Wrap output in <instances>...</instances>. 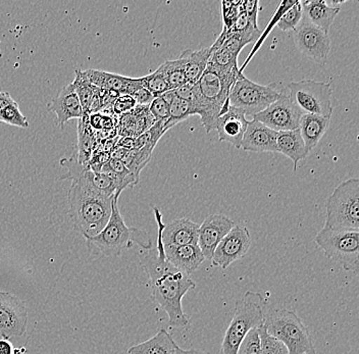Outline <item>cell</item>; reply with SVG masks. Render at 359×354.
Masks as SVG:
<instances>
[{"label": "cell", "mask_w": 359, "mask_h": 354, "mask_svg": "<svg viewBox=\"0 0 359 354\" xmlns=\"http://www.w3.org/2000/svg\"><path fill=\"white\" fill-rule=\"evenodd\" d=\"M154 212L158 227L156 248L141 250L139 259L149 277L152 298L167 313L168 326L174 329H185L190 320L184 313L182 300L190 290L196 288V283L190 275L172 266L165 257V246L161 239V233L165 225L159 210L154 207Z\"/></svg>", "instance_id": "1"}, {"label": "cell", "mask_w": 359, "mask_h": 354, "mask_svg": "<svg viewBox=\"0 0 359 354\" xmlns=\"http://www.w3.org/2000/svg\"><path fill=\"white\" fill-rule=\"evenodd\" d=\"M112 199L86 181L72 179L67 201L74 228L86 239L97 235L111 217Z\"/></svg>", "instance_id": "2"}, {"label": "cell", "mask_w": 359, "mask_h": 354, "mask_svg": "<svg viewBox=\"0 0 359 354\" xmlns=\"http://www.w3.org/2000/svg\"><path fill=\"white\" fill-rule=\"evenodd\" d=\"M240 72L222 73L208 67L194 84L192 103L195 116H201L202 126L210 133L215 130L217 118L229 109V96Z\"/></svg>", "instance_id": "3"}, {"label": "cell", "mask_w": 359, "mask_h": 354, "mask_svg": "<svg viewBox=\"0 0 359 354\" xmlns=\"http://www.w3.org/2000/svg\"><path fill=\"white\" fill-rule=\"evenodd\" d=\"M118 196H114L111 203V215L105 227L95 236L86 239L87 248L94 254L104 257H120L123 250H129L134 244L142 250L152 248V240L145 230L128 227L123 221L118 205Z\"/></svg>", "instance_id": "4"}, {"label": "cell", "mask_w": 359, "mask_h": 354, "mask_svg": "<svg viewBox=\"0 0 359 354\" xmlns=\"http://www.w3.org/2000/svg\"><path fill=\"white\" fill-rule=\"evenodd\" d=\"M266 306V299L262 293L255 291H247L244 297L236 302L234 315L222 342L223 354H237L247 334L264 324Z\"/></svg>", "instance_id": "5"}, {"label": "cell", "mask_w": 359, "mask_h": 354, "mask_svg": "<svg viewBox=\"0 0 359 354\" xmlns=\"http://www.w3.org/2000/svg\"><path fill=\"white\" fill-rule=\"evenodd\" d=\"M264 328L288 349V354H316L309 328L294 311L273 309L266 313Z\"/></svg>", "instance_id": "6"}, {"label": "cell", "mask_w": 359, "mask_h": 354, "mask_svg": "<svg viewBox=\"0 0 359 354\" xmlns=\"http://www.w3.org/2000/svg\"><path fill=\"white\" fill-rule=\"evenodd\" d=\"M325 257L343 270L358 274L359 270V231L323 228L314 237Z\"/></svg>", "instance_id": "7"}, {"label": "cell", "mask_w": 359, "mask_h": 354, "mask_svg": "<svg viewBox=\"0 0 359 354\" xmlns=\"http://www.w3.org/2000/svg\"><path fill=\"white\" fill-rule=\"evenodd\" d=\"M325 228L359 231V180L349 179L337 186L327 198Z\"/></svg>", "instance_id": "8"}, {"label": "cell", "mask_w": 359, "mask_h": 354, "mask_svg": "<svg viewBox=\"0 0 359 354\" xmlns=\"http://www.w3.org/2000/svg\"><path fill=\"white\" fill-rule=\"evenodd\" d=\"M282 89L277 83L262 86L247 79L245 76H238L229 96L230 107L240 109L247 116H255L264 111L280 96Z\"/></svg>", "instance_id": "9"}, {"label": "cell", "mask_w": 359, "mask_h": 354, "mask_svg": "<svg viewBox=\"0 0 359 354\" xmlns=\"http://www.w3.org/2000/svg\"><path fill=\"white\" fill-rule=\"evenodd\" d=\"M292 102L303 114H318L331 118L333 114L332 91L330 83L302 80L287 85Z\"/></svg>", "instance_id": "10"}, {"label": "cell", "mask_w": 359, "mask_h": 354, "mask_svg": "<svg viewBox=\"0 0 359 354\" xmlns=\"http://www.w3.org/2000/svg\"><path fill=\"white\" fill-rule=\"evenodd\" d=\"M303 113L292 102L287 89H282L280 96L264 111L253 116V120L276 132L293 131L299 129Z\"/></svg>", "instance_id": "11"}, {"label": "cell", "mask_w": 359, "mask_h": 354, "mask_svg": "<svg viewBox=\"0 0 359 354\" xmlns=\"http://www.w3.org/2000/svg\"><path fill=\"white\" fill-rule=\"evenodd\" d=\"M251 246V237L245 226L235 225L224 237L213 252L212 266L226 270L231 264L243 259Z\"/></svg>", "instance_id": "12"}, {"label": "cell", "mask_w": 359, "mask_h": 354, "mask_svg": "<svg viewBox=\"0 0 359 354\" xmlns=\"http://www.w3.org/2000/svg\"><path fill=\"white\" fill-rule=\"evenodd\" d=\"M295 42L300 53L311 58L320 67L327 64L331 51V39L329 34L313 26L302 22L295 30Z\"/></svg>", "instance_id": "13"}, {"label": "cell", "mask_w": 359, "mask_h": 354, "mask_svg": "<svg viewBox=\"0 0 359 354\" xmlns=\"http://www.w3.org/2000/svg\"><path fill=\"white\" fill-rule=\"evenodd\" d=\"M28 325L26 304L15 295L0 291V336L11 339L22 336Z\"/></svg>", "instance_id": "14"}, {"label": "cell", "mask_w": 359, "mask_h": 354, "mask_svg": "<svg viewBox=\"0 0 359 354\" xmlns=\"http://www.w3.org/2000/svg\"><path fill=\"white\" fill-rule=\"evenodd\" d=\"M235 222L223 214L210 215L199 225L198 243L205 259H212L215 248L232 230Z\"/></svg>", "instance_id": "15"}, {"label": "cell", "mask_w": 359, "mask_h": 354, "mask_svg": "<svg viewBox=\"0 0 359 354\" xmlns=\"http://www.w3.org/2000/svg\"><path fill=\"white\" fill-rule=\"evenodd\" d=\"M82 74L89 83L97 88L116 92L118 95L132 96L143 87L141 78L134 79L100 69H85Z\"/></svg>", "instance_id": "16"}, {"label": "cell", "mask_w": 359, "mask_h": 354, "mask_svg": "<svg viewBox=\"0 0 359 354\" xmlns=\"http://www.w3.org/2000/svg\"><path fill=\"white\" fill-rule=\"evenodd\" d=\"M248 125L245 114L240 109L229 107L228 111L217 121L215 130L221 142H228L236 149H241L242 139Z\"/></svg>", "instance_id": "17"}, {"label": "cell", "mask_w": 359, "mask_h": 354, "mask_svg": "<svg viewBox=\"0 0 359 354\" xmlns=\"http://www.w3.org/2000/svg\"><path fill=\"white\" fill-rule=\"evenodd\" d=\"M48 109L56 116L57 125L64 127L74 118H82L85 116L73 83L62 89L57 96L48 103Z\"/></svg>", "instance_id": "18"}, {"label": "cell", "mask_w": 359, "mask_h": 354, "mask_svg": "<svg viewBox=\"0 0 359 354\" xmlns=\"http://www.w3.org/2000/svg\"><path fill=\"white\" fill-rule=\"evenodd\" d=\"M278 132L257 121H248L241 149L250 152H277Z\"/></svg>", "instance_id": "19"}, {"label": "cell", "mask_w": 359, "mask_h": 354, "mask_svg": "<svg viewBox=\"0 0 359 354\" xmlns=\"http://www.w3.org/2000/svg\"><path fill=\"white\" fill-rule=\"evenodd\" d=\"M199 225L186 217L174 219L161 233L165 246L197 245Z\"/></svg>", "instance_id": "20"}, {"label": "cell", "mask_w": 359, "mask_h": 354, "mask_svg": "<svg viewBox=\"0 0 359 354\" xmlns=\"http://www.w3.org/2000/svg\"><path fill=\"white\" fill-rule=\"evenodd\" d=\"M165 253L172 266L188 275L196 272L205 261L198 245L165 246Z\"/></svg>", "instance_id": "21"}, {"label": "cell", "mask_w": 359, "mask_h": 354, "mask_svg": "<svg viewBox=\"0 0 359 354\" xmlns=\"http://www.w3.org/2000/svg\"><path fill=\"white\" fill-rule=\"evenodd\" d=\"M304 22L313 24L329 34L330 28L340 13V8H332L323 0H309L302 2Z\"/></svg>", "instance_id": "22"}, {"label": "cell", "mask_w": 359, "mask_h": 354, "mask_svg": "<svg viewBox=\"0 0 359 354\" xmlns=\"http://www.w3.org/2000/svg\"><path fill=\"white\" fill-rule=\"evenodd\" d=\"M331 124V118L318 114H303L299 122V131L309 152L316 149L324 137Z\"/></svg>", "instance_id": "23"}, {"label": "cell", "mask_w": 359, "mask_h": 354, "mask_svg": "<svg viewBox=\"0 0 359 354\" xmlns=\"http://www.w3.org/2000/svg\"><path fill=\"white\" fill-rule=\"evenodd\" d=\"M135 107L133 111L123 114L118 124V133L123 136H128L129 138L133 136H140L144 134L149 128L154 126V118H152L147 107Z\"/></svg>", "instance_id": "24"}, {"label": "cell", "mask_w": 359, "mask_h": 354, "mask_svg": "<svg viewBox=\"0 0 359 354\" xmlns=\"http://www.w3.org/2000/svg\"><path fill=\"white\" fill-rule=\"evenodd\" d=\"M277 152L284 154L293 161L294 171L297 169L298 163L304 160L309 154L305 147L299 129L278 132Z\"/></svg>", "instance_id": "25"}, {"label": "cell", "mask_w": 359, "mask_h": 354, "mask_svg": "<svg viewBox=\"0 0 359 354\" xmlns=\"http://www.w3.org/2000/svg\"><path fill=\"white\" fill-rule=\"evenodd\" d=\"M210 55H212V47H206L199 50L186 49L181 53L179 57L183 62L184 73H185L187 83L194 85L201 79L202 74L208 68Z\"/></svg>", "instance_id": "26"}, {"label": "cell", "mask_w": 359, "mask_h": 354, "mask_svg": "<svg viewBox=\"0 0 359 354\" xmlns=\"http://www.w3.org/2000/svg\"><path fill=\"white\" fill-rule=\"evenodd\" d=\"M179 347L165 329H161L154 337L130 347L129 354H179Z\"/></svg>", "instance_id": "27"}, {"label": "cell", "mask_w": 359, "mask_h": 354, "mask_svg": "<svg viewBox=\"0 0 359 354\" xmlns=\"http://www.w3.org/2000/svg\"><path fill=\"white\" fill-rule=\"evenodd\" d=\"M72 83H73L79 100H80L83 111H84V114H87L90 105L97 93L98 88L86 80V78L83 76L82 69H76L75 79Z\"/></svg>", "instance_id": "28"}, {"label": "cell", "mask_w": 359, "mask_h": 354, "mask_svg": "<svg viewBox=\"0 0 359 354\" xmlns=\"http://www.w3.org/2000/svg\"><path fill=\"white\" fill-rule=\"evenodd\" d=\"M100 172L114 175V177H116L122 182L125 189L129 187V186L133 187L139 181V179L136 178L134 174L129 171V169L126 167L125 163L122 161L116 160V158H111V160L107 161V163H104V165L101 168Z\"/></svg>", "instance_id": "29"}, {"label": "cell", "mask_w": 359, "mask_h": 354, "mask_svg": "<svg viewBox=\"0 0 359 354\" xmlns=\"http://www.w3.org/2000/svg\"><path fill=\"white\" fill-rule=\"evenodd\" d=\"M192 116H195L192 103L174 96L170 102V118L167 121L168 128L170 129Z\"/></svg>", "instance_id": "30"}, {"label": "cell", "mask_w": 359, "mask_h": 354, "mask_svg": "<svg viewBox=\"0 0 359 354\" xmlns=\"http://www.w3.org/2000/svg\"><path fill=\"white\" fill-rule=\"evenodd\" d=\"M161 66L163 67V71H165L170 90H176L177 88L187 83L181 58L178 57L175 60H167Z\"/></svg>", "instance_id": "31"}, {"label": "cell", "mask_w": 359, "mask_h": 354, "mask_svg": "<svg viewBox=\"0 0 359 354\" xmlns=\"http://www.w3.org/2000/svg\"><path fill=\"white\" fill-rule=\"evenodd\" d=\"M141 81H142L143 87L147 89L154 97L163 95L165 92L170 91L167 77H165V71L161 66H159V68L150 75L141 78Z\"/></svg>", "instance_id": "32"}, {"label": "cell", "mask_w": 359, "mask_h": 354, "mask_svg": "<svg viewBox=\"0 0 359 354\" xmlns=\"http://www.w3.org/2000/svg\"><path fill=\"white\" fill-rule=\"evenodd\" d=\"M259 334L262 354H288V349L277 338L269 335L264 324L257 329Z\"/></svg>", "instance_id": "33"}, {"label": "cell", "mask_w": 359, "mask_h": 354, "mask_svg": "<svg viewBox=\"0 0 359 354\" xmlns=\"http://www.w3.org/2000/svg\"><path fill=\"white\" fill-rule=\"evenodd\" d=\"M303 18V10L302 2L297 1L291 6L290 10L287 11L284 15L280 17L278 22V28L284 32L296 30L298 25L300 24Z\"/></svg>", "instance_id": "34"}, {"label": "cell", "mask_w": 359, "mask_h": 354, "mask_svg": "<svg viewBox=\"0 0 359 354\" xmlns=\"http://www.w3.org/2000/svg\"><path fill=\"white\" fill-rule=\"evenodd\" d=\"M0 122L6 123V124L11 125V126L22 128V129H27L30 126L28 118L22 114L19 104L15 102L11 103L2 111Z\"/></svg>", "instance_id": "35"}, {"label": "cell", "mask_w": 359, "mask_h": 354, "mask_svg": "<svg viewBox=\"0 0 359 354\" xmlns=\"http://www.w3.org/2000/svg\"><path fill=\"white\" fill-rule=\"evenodd\" d=\"M237 354H262L260 348L259 334L257 329L251 330L247 334L243 341L238 348Z\"/></svg>", "instance_id": "36"}, {"label": "cell", "mask_w": 359, "mask_h": 354, "mask_svg": "<svg viewBox=\"0 0 359 354\" xmlns=\"http://www.w3.org/2000/svg\"><path fill=\"white\" fill-rule=\"evenodd\" d=\"M148 109L156 123L168 120L170 118V104L161 95L154 98V102L150 103Z\"/></svg>", "instance_id": "37"}, {"label": "cell", "mask_w": 359, "mask_h": 354, "mask_svg": "<svg viewBox=\"0 0 359 354\" xmlns=\"http://www.w3.org/2000/svg\"><path fill=\"white\" fill-rule=\"evenodd\" d=\"M137 107L136 100L131 95H120L112 103V113L116 116L130 113Z\"/></svg>", "instance_id": "38"}, {"label": "cell", "mask_w": 359, "mask_h": 354, "mask_svg": "<svg viewBox=\"0 0 359 354\" xmlns=\"http://www.w3.org/2000/svg\"><path fill=\"white\" fill-rule=\"evenodd\" d=\"M223 15L224 27L226 31H230L234 25L236 19H237L238 13H239V2H226L223 4Z\"/></svg>", "instance_id": "39"}, {"label": "cell", "mask_w": 359, "mask_h": 354, "mask_svg": "<svg viewBox=\"0 0 359 354\" xmlns=\"http://www.w3.org/2000/svg\"><path fill=\"white\" fill-rule=\"evenodd\" d=\"M242 10L245 12L247 17H248L250 23L258 28L257 26V15L259 12V2L257 0L255 1H241Z\"/></svg>", "instance_id": "40"}, {"label": "cell", "mask_w": 359, "mask_h": 354, "mask_svg": "<svg viewBox=\"0 0 359 354\" xmlns=\"http://www.w3.org/2000/svg\"><path fill=\"white\" fill-rule=\"evenodd\" d=\"M132 96L136 100L137 105H140V107H149L150 103L154 102V98H156L144 87L135 92Z\"/></svg>", "instance_id": "41"}, {"label": "cell", "mask_w": 359, "mask_h": 354, "mask_svg": "<svg viewBox=\"0 0 359 354\" xmlns=\"http://www.w3.org/2000/svg\"><path fill=\"white\" fill-rule=\"evenodd\" d=\"M174 91L175 96L181 100H187V102H192L193 95H194V85L186 83L183 86L179 87Z\"/></svg>", "instance_id": "42"}, {"label": "cell", "mask_w": 359, "mask_h": 354, "mask_svg": "<svg viewBox=\"0 0 359 354\" xmlns=\"http://www.w3.org/2000/svg\"><path fill=\"white\" fill-rule=\"evenodd\" d=\"M102 116L103 114L100 113L90 114L89 125L92 129L96 130V131L102 130Z\"/></svg>", "instance_id": "43"}, {"label": "cell", "mask_w": 359, "mask_h": 354, "mask_svg": "<svg viewBox=\"0 0 359 354\" xmlns=\"http://www.w3.org/2000/svg\"><path fill=\"white\" fill-rule=\"evenodd\" d=\"M13 102H15V100L11 97L8 92L0 91V116H1L2 111Z\"/></svg>", "instance_id": "44"}, {"label": "cell", "mask_w": 359, "mask_h": 354, "mask_svg": "<svg viewBox=\"0 0 359 354\" xmlns=\"http://www.w3.org/2000/svg\"><path fill=\"white\" fill-rule=\"evenodd\" d=\"M13 345L6 339H0V354H13Z\"/></svg>", "instance_id": "45"}, {"label": "cell", "mask_w": 359, "mask_h": 354, "mask_svg": "<svg viewBox=\"0 0 359 354\" xmlns=\"http://www.w3.org/2000/svg\"><path fill=\"white\" fill-rule=\"evenodd\" d=\"M179 354H210V353H206V351L197 350V349H188V350H185V349L181 348L179 347Z\"/></svg>", "instance_id": "46"}]
</instances>
